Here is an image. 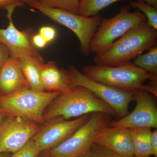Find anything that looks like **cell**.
Here are the masks:
<instances>
[{
	"mask_svg": "<svg viewBox=\"0 0 157 157\" xmlns=\"http://www.w3.org/2000/svg\"><path fill=\"white\" fill-rule=\"evenodd\" d=\"M157 30L147 21L128 31L107 50L96 54V65L115 67L131 62L133 59L157 45Z\"/></svg>",
	"mask_w": 157,
	"mask_h": 157,
	"instance_id": "6da1fadb",
	"label": "cell"
},
{
	"mask_svg": "<svg viewBox=\"0 0 157 157\" xmlns=\"http://www.w3.org/2000/svg\"><path fill=\"white\" fill-rule=\"evenodd\" d=\"M95 112L117 116L108 104L91 92L84 87L76 86L62 93L55 99L45 109L43 117L47 122L56 118L70 120Z\"/></svg>",
	"mask_w": 157,
	"mask_h": 157,
	"instance_id": "7a4b0ae2",
	"label": "cell"
},
{
	"mask_svg": "<svg viewBox=\"0 0 157 157\" xmlns=\"http://www.w3.org/2000/svg\"><path fill=\"white\" fill-rule=\"evenodd\" d=\"M62 93L30 88L0 96V109L6 116L20 117L45 125V109Z\"/></svg>",
	"mask_w": 157,
	"mask_h": 157,
	"instance_id": "3957f363",
	"label": "cell"
},
{
	"mask_svg": "<svg viewBox=\"0 0 157 157\" xmlns=\"http://www.w3.org/2000/svg\"><path fill=\"white\" fill-rule=\"evenodd\" d=\"M83 73L103 84L132 92L138 90H145V82L155 76L141 70L132 62L115 67L88 65L83 68Z\"/></svg>",
	"mask_w": 157,
	"mask_h": 157,
	"instance_id": "277c9868",
	"label": "cell"
},
{
	"mask_svg": "<svg viewBox=\"0 0 157 157\" xmlns=\"http://www.w3.org/2000/svg\"><path fill=\"white\" fill-rule=\"evenodd\" d=\"M111 117L103 113H92L87 121L67 140L45 151L49 157H79L85 154L101 131L109 125Z\"/></svg>",
	"mask_w": 157,
	"mask_h": 157,
	"instance_id": "5b68a950",
	"label": "cell"
},
{
	"mask_svg": "<svg viewBox=\"0 0 157 157\" xmlns=\"http://www.w3.org/2000/svg\"><path fill=\"white\" fill-rule=\"evenodd\" d=\"M130 6H123L120 11L111 18H103L93 37L90 51L98 54L107 50L128 31L147 21L146 17L139 10L130 11Z\"/></svg>",
	"mask_w": 157,
	"mask_h": 157,
	"instance_id": "8992f818",
	"label": "cell"
},
{
	"mask_svg": "<svg viewBox=\"0 0 157 157\" xmlns=\"http://www.w3.org/2000/svg\"><path fill=\"white\" fill-rule=\"evenodd\" d=\"M29 6L55 22L71 30L79 40L81 53L84 56H89L91 42L104 17L99 14L85 17L70 11L48 8L39 2L32 3Z\"/></svg>",
	"mask_w": 157,
	"mask_h": 157,
	"instance_id": "52a82bcc",
	"label": "cell"
},
{
	"mask_svg": "<svg viewBox=\"0 0 157 157\" xmlns=\"http://www.w3.org/2000/svg\"><path fill=\"white\" fill-rule=\"evenodd\" d=\"M67 72L70 87L81 86L89 90L108 104L117 116L122 118L128 114L129 104L134 100V92L117 89L96 81L73 65Z\"/></svg>",
	"mask_w": 157,
	"mask_h": 157,
	"instance_id": "ba28073f",
	"label": "cell"
},
{
	"mask_svg": "<svg viewBox=\"0 0 157 157\" xmlns=\"http://www.w3.org/2000/svg\"><path fill=\"white\" fill-rule=\"evenodd\" d=\"M39 129L38 124L33 121L20 117L8 116L0 126V154L17 151Z\"/></svg>",
	"mask_w": 157,
	"mask_h": 157,
	"instance_id": "9c48e42d",
	"label": "cell"
},
{
	"mask_svg": "<svg viewBox=\"0 0 157 157\" xmlns=\"http://www.w3.org/2000/svg\"><path fill=\"white\" fill-rule=\"evenodd\" d=\"M90 114L72 120L56 118L48 122L39 131L32 139L41 152L47 151L67 140L87 121Z\"/></svg>",
	"mask_w": 157,
	"mask_h": 157,
	"instance_id": "30bf717a",
	"label": "cell"
},
{
	"mask_svg": "<svg viewBox=\"0 0 157 157\" xmlns=\"http://www.w3.org/2000/svg\"><path fill=\"white\" fill-rule=\"evenodd\" d=\"M136 107L129 114L115 121L110 122L109 126L130 129L133 128H157V107L152 94L143 90L134 92Z\"/></svg>",
	"mask_w": 157,
	"mask_h": 157,
	"instance_id": "8fae6325",
	"label": "cell"
},
{
	"mask_svg": "<svg viewBox=\"0 0 157 157\" xmlns=\"http://www.w3.org/2000/svg\"><path fill=\"white\" fill-rule=\"evenodd\" d=\"M13 13H7L9 25L6 29H0V43L8 48L10 56L18 59L27 56L42 58L32 42L33 31L18 30L13 22Z\"/></svg>",
	"mask_w": 157,
	"mask_h": 157,
	"instance_id": "7c38bea8",
	"label": "cell"
},
{
	"mask_svg": "<svg viewBox=\"0 0 157 157\" xmlns=\"http://www.w3.org/2000/svg\"><path fill=\"white\" fill-rule=\"evenodd\" d=\"M95 143L122 157H135L132 137L128 129L108 125L96 137Z\"/></svg>",
	"mask_w": 157,
	"mask_h": 157,
	"instance_id": "4fadbf2b",
	"label": "cell"
},
{
	"mask_svg": "<svg viewBox=\"0 0 157 157\" xmlns=\"http://www.w3.org/2000/svg\"><path fill=\"white\" fill-rule=\"evenodd\" d=\"M30 88L19 64V59L10 56L0 68V96Z\"/></svg>",
	"mask_w": 157,
	"mask_h": 157,
	"instance_id": "5bb4252c",
	"label": "cell"
},
{
	"mask_svg": "<svg viewBox=\"0 0 157 157\" xmlns=\"http://www.w3.org/2000/svg\"><path fill=\"white\" fill-rule=\"evenodd\" d=\"M41 82L44 90L63 93L71 88L67 70L60 69L55 62L42 64L41 67Z\"/></svg>",
	"mask_w": 157,
	"mask_h": 157,
	"instance_id": "9a60e30c",
	"label": "cell"
},
{
	"mask_svg": "<svg viewBox=\"0 0 157 157\" xmlns=\"http://www.w3.org/2000/svg\"><path fill=\"white\" fill-rule=\"evenodd\" d=\"M19 64L30 88L37 91H45L41 82V67L44 61L43 58L23 56L18 58Z\"/></svg>",
	"mask_w": 157,
	"mask_h": 157,
	"instance_id": "2e32d148",
	"label": "cell"
},
{
	"mask_svg": "<svg viewBox=\"0 0 157 157\" xmlns=\"http://www.w3.org/2000/svg\"><path fill=\"white\" fill-rule=\"evenodd\" d=\"M132 137L135 157H150L152 155L150 144L151 128H146L128 129Z\"/></svg>",
	"mask_w": 157,
	"mask_h": 157,
	"instance_id": "e0dca14e",
	"label": "cell"
},
{
	"mask_svg": "<svg viewBox=\"0 0 157 157\" xmlns=\"http://www.w3.org/2000/svg\"><path fill=\"white\" fill-rule=\"evenodd\" d=\"M121 1L124 0H79L78 14L85 17L96 16L103 9Z\"/></svg>",
	"mask_w": 157,
	"mask_h": 157,
	"instance_id": "ac0fdd59",
	"label": "cell"
},
{
	"mask_svg": "<svg viewBox=\"0 0 157 157\" xmlns=\"http://www.w3.org/2000/svg\"><path fill=\"white\" fill-rule=\"evenodd\" d=\"M133 64L151 75L157 76V46L149 49L145 54L138 56Z\"/></svg>",
	"mask_w": 157,
	"mask_h": 157,
	"instance_id": "d6986e66",
	"label": "cell"
},
{
	"mask_svg": "<svg viewBox=\"0 0 157 157\" xmlns=\"http://www.w3.org/2000/svg\"><path fill=\"white\" fill-rule=\"evenodd\" d=\"M129 5L130 7L141 11L146 17L149 25L157 30V9L150 6L142 0L131 1Z\"/></svg>",
	"mask_w": 157,
	"mask_h": 157,
	"instance_id": "ffe728a7",
	"label": "cell"
},
{
	"mask_svg": "<svg viewBox=\"0 0 157 157\" xmlns=\"http://www.w3.org/2000/svg\"><path fill=\"white\" fill-rule=\"evenodd\" d=\"M79 1V0H39V2L48 8L61 9L78 14Z\"/></svg>",
	"mask_w": 157,
	"mask_h": 157,
	"instance_id": "44dd1931",
	"label": "cell"
},
{
	"mask_svg": "<svg viewBox=\"0 0 157 157\" xmlns=\"http://www.w3.org/2000/svg\"><path fill=\"white\" fill-rule=\"evenodd\" d=\"M41 152L33 140L31 139L10 157H38Z\"/></svg>",
	"mask_w": 157,
	"mask_h": 157,
	"instance_id": "7402d4cb",
	"label": "cell"
},
{
	"mask_svg": "<svg viewBox=\"0 0 157 157\" xmlns=\"http://www.w3.org/2000/svg\"><path fill=\"white\" fill-rule=\"evenodd\" d=\"M90 151L93 157H122L95 142L92 145Z\"/></svg>",
	"mask_w": 157,
	"mask_h": 157,
	"instance_id": "603a6c76",
	"label": "cell"
},
{
	"mask_svg": "<svg viewBox=\"0 0 157 157\" xmlns=\"http://www.w3.org/2000/svg\"><path fill=\"white\" fill-rule=\"evenodd\" d=\"M25 5L21 0H0V9H4L7 12H14L17 7H23Z\"/></svg>",
	"mask_w": 157,
	"mask_h": 157,
	"instance_id": "cb8c5ba5",
	"label": "cell"
},
{
	"mask_svg": "<svg viewBox=\"0 0 157 157\" xmlns=\"http://www.w3.org/2000/svg\"><path fill=\"white\" fill-rule=\"evenodd\" d=\"M39 33L45 39L47 43L52 42L55 39L56 32L55 29L51 26H43L40 29Z\"/></svg>",
	"mask_w": 157,
	"mask_h": 157,
	"instance_id": "d4e9b609",
	"label": "cell"
},
{
	"mask_svg": "<svg viewBox=\"0 0 157 157\" xmlns=\"http://www.w3.org/2000/svg\"><path fill=\"white\" fill-rule=\"evenodd\" d=\"M32 42L34 46L36 48H44L48 44L45 39L39 33L33 35Z\"/></svg>",
	"mask_w": 157,
	"mask_h": 157,
	"instance_id": "484cf974",
	"label": "cell"
},
{
	"mask_svg": "<svg viewBox=\"0 0 157 157\" xmlns=\"http://www.w3.org/2000/svg\"><path fill=\"white\" fill-rule=\"evenodd\" d=\"M150 144L152 155L157 157V130L155 129L151 131L150 135Z\"/></svg>",
	"mask_w": 157,
	"mask_h": 157,
	"instance_id": "4316f807",
	"label": "cell"
},
{
	"mask_svg": "<svg viewBox=\"0 0 157 157\" xmlns=\"http://www.w3.org/2000/svg\"><path fill=\"white\" fill-rule=\"evenodd\" d=\"M10 57L8 48L0 43V68Z\"/></svg>",
	"mask_w": 157,
	"mask_h": 157,
	"instance_id": "83f0119b",
	"label": "cell"
},
{
	"mask_svg": "<svg viewBox=\"0 0 157 157\" xmlns=\"http://www.w3.org/2000/svg\"><path fill=\"white\" fill-rule=\"evenodd\" d=\"M147 4L157 9V0H142Z\"/></svg>",
	"mask_w": 157,
	"mask_h": 157,
	"instance_id": "f1b7e54d",
	"label": "cell"
},
{
	"mask_svg": "<svg viewBox=\"0 0 157 157\" xmlns=\"http://www.w3.org/2000/svg\"><path fill=\"white\" fill-rule=\"evenodd\" d=\"M6 116L5 115V113L0 109V126L2 124L3 122L5 120V117Z\"/></svg>",
	"mask_w": 157,
	"mask_h": 157,
	"instance_id": "f546056e",
	"label": "cell"
},
{
	"mask_svg": "<svg viewBox=\"0 0 157 157\" xmlns=\"http://www.w3.org/2000/svg\"><path fill=\"white\" fill-rule=\"evenodd\" d=\"M21 1L25 4H27L29 6L32 3L35 2H39V0H21Z\"/></svg>",
	"mask_w": 157,
	"mask_h": 157,
	"instance_id": "4dcf8cb0",
	"label": "cell"
},
{
	"mask_svg": "<svg viewBox=\"0 0 157 157\" xmlns=\"http://www.w3.org/2000/svg\"><path fill=\"white\" fill-rule=\"evenodd\" d=\"M79 157H93L90 151L88 152L87 153H86L85 154L82 155L81 156Z\"/></svg>",
	"mask_w": 157,
	"mask_h": 157,
	"instance_id": "1f68e13d",
	"label": "cell"
},
{
	"mask_svg": "<svg viewBox=\"0 0 157 157\" xmlns=\"http://www.w3.org/2000/svg\"><path fill=\"white\" fill-rule=\"evenodd\" d=\"M38 157H49L46 151L42 152Z\"/></svg>",
	"mask_w": 157,
	"mask_h": 157,
	"instance_id": "d6a6232c",
	"label": "cell"
},
{
	"mask_svg": "<svg viewBox=\"0 0 157 157\" xmlns=\"http://www.w3.org/2000/svg\"><path fill=\"white\" fill-rule=\"evenodd\" d=\"M11 155L10 153H8L0 154V157H10Z\"/></svg>",
	"mask_w": 157,
	"mask_h": 157,
	"instance_id": "836d02e7",
	"label": "cell"
}]
</instances>
